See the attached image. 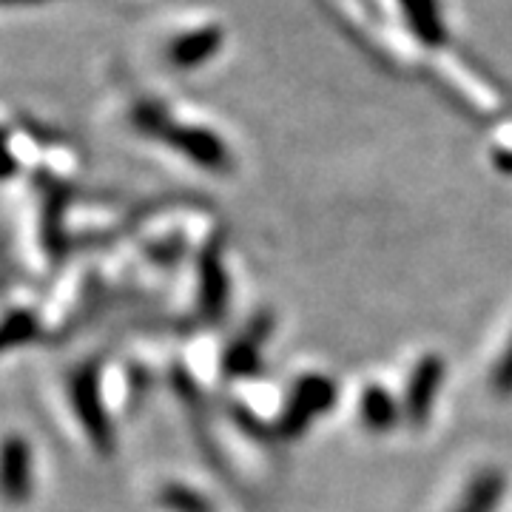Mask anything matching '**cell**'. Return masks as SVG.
I'll list each match as a JSON object with an SVG mask.
<instances>
[{
  "mask_svg": "<svg viewBox=\"0 0 512 512\" xmlns=\"http://www.w3.org/2000/svg\"><path fill=\"white\" fill-rule=\"evenodd\" d=\"M336 402V387L325 376H305L299 379L293 390V402L285 413V436H299L305 424L316 416L325 413L330 404Z\"/></svg>",
  "mask_w": 512,
  "mask_h": 512,
  "instance_id": "obj_1",
  "label": "cell"
},
{
  "mask_svg": "<svg viewBox=\"0 0 512 512\" xmlns=\"http://www.w3.org/2000/svg\"><path fill=\"white\" fill-rule=\"evenodd\" d=\"M441 382H444V359L424 356L413 370V376L407 382V396H404V413L413 424H424L430 419Z\"/></svg>",
  "mask_w": 512,
  "mask_h": 512,
  "instance_id": "obj_2",
  "label": "cell"
},
{
  "mask_svg": "<svg viewBox=\"0 0 512 512\" xmlns=\"http://www.w3.org/2000/svg\"><path fill=\"white\" fill-rule=\"evenodd\" d=\"M32 490V453L20 436H9L3 444V493L12 504L29 498Z\"/></svg>",
  "mask_w": 512,
  "mask_h": 512,
  "instance_id": "obj_3",
  "label": "cell"
},
{
  "mask_svg": "<svg viewBox=\"0 0 512 512\" xmlns=\"http://www.w3.org/2000/svg\"><path fill=\"white\" fill-rule=\"evenodd\" d=\"M74 396H77V407H80V416L86 421V427L92 430L89 436L97 441V447L100 450H109V421L103 416V410H100V396H97V382H94V373H86L80 382H77V390H74Z\"/></svg>",
  "mask_w": 512,
  "mask_h": 512,
  "instance_id": "obj_4",
  "label": "cell"
},
{
  "mask_svg": "<svg viewBox=\"0 0 512 512\" xmlns=\"http://www.w3.org/2000/svg\"><path fill=\"white\" fill-rule=\"evenodd\" d=\"M501 493H504V476L495 470H487L470 484V490L464 493L456 512H493Z\"/></svg>",
  "mask_w": 512,
  "mask_h": 512,
  "instance_id": "obj_5",
  "label": "cell"
},
{
  "mask_svg": "<svg viewBox=\"0 0 512 512\" xmlns=\"http://www.w3.org/2000/svg\"><path fill=\"white\" fill-rule=\"evenodd\" d=\"M399 416L396 402L384 393L382 387H370L362 393V421H365L370 430H387Z\"/></svg>",
  "mask_w": 512,
  "mask_h": 512,
  "instance_id": "obj_6",
  "label": "cell"
},
{
  "mask_svg": "<svg viewBox=\"0 0 512 512\" xmlns=\"http://www.w3.org/2000/svg\"><path fill=\"white\" fill-rule=\"evenodd\" d=\"M225 276H222L220 265L214 259L202 262V308L217 313L225 302Z\"/></svg>",
  "mask_w": 512,
  "mask_h": 512,
  "instance_id": "obj_7",
  "label": "cell"
},
{
  "mask_svg": "<svg viewBox=\"0 0 512 512\" xmlns=\"http://www.w3.org/2000/svg\"><path fill=\"white\" fill-rule=\"evenodd\" d=\"M163 501L165 507H171V510L177 512H205V501H202L200 495L191 493V490H185V487H168Z\"/></svg>",
  "mask_w": 512,
  "mask_h": 512,
  "instance_id": "obj_8",
  "label": "cell"
},
{
  "mask_svg": "<svg viewBox=\"0 0 512 512\" xmlns=\"http://www.w3.org/2000/svg\"><path fill=\"white\" fill-rule=\"evenodd\" d=\"M493 390L498 396H512V339L493 373Z\"/></svg>",
  "mask_w": 512,
  "mask_h": 512,
  "instance_id": "obj_9",
  "label": "cell"
}]
</instances>
